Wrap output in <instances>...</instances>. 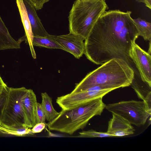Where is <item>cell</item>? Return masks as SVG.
<instances>
[{
    "label": "cell",
    "mask_w": 151,
    "mask_h": 151,
    "mask_svg": "<svg viewBox=\"0 0 151 151\" xmlns=\"http://www.w3.org/2000/svg\"><path fill=\"white\" fill-rule=\"evenodd\" d=\"M132 12L119 9L106 11L85 40L84 54L93 63L102 65L114 58L125 60L132 68L131 45L139 36Z\"/></svg>",
    "instance_id": "6da1fadb"
},
{
    "label": "cell",
    "mask_w": 151,
    "mask_h": 151,
    "mask_svg": "<svg viewBox=\"0 0 151 151\" xmlns=\"http://www.w3.org/2000/svg\"><path fill=\"white\" fill-rule=\"evenodd\" d=\"M133 69L124 60L114 58L105 62L88 73L72 92L84 91L99 86L113 90L130 86L134 78Z\"/></svg>",
    "instance_id": "7a4b0ae2"
},
{
    "label": "cell",
    "mask_w": 151,
    "mask_h": 151,
    "mask_svg": "<svg viewBox=\"0 0 151 151\" xmlns=\"http://www.w3.org/2000/svg\"><path fill=\"white\" fill-rule=\"evenodd\" d=\"M106 106L102 97H100L73 109H62L59 115L46 123V126L50 130L71 135L84 128L94 116L101 115Z\"/></svg>",
    "instance_id": "3957f363"
},
{
    "label": "cell",
    "mask_w": 151,
    "mask_h": 151,
    "mask_svg": "<svg viewBox=\"0 0 151 151\" xmlns=\"http://www.w3.org/2000/svg\"><path fill=\"white\" fill-rule=\"evenodd\" d=\"M108 9L104 0H76L68 16L70 32L79 35L85 40Z\"/></svg>",
    "instance_id": "277c9868"
},
{
    "label": "cell",
    "mask_w": 151,
    "mask_h": 151,
    "mask_svg": "<svg viewBox=\"0 0 151 151\" xmlns=\"http://www.w3.org/2000/svg\"><path fill=\"white\" fill-rule=\"evenodd\" d=\"M8 90L6 100L0 116V122L4 125L11 127H27L24 123L21 100L28 89L24 87H8Z\"/></svg>",
    "instance_id": "5b68a950"
},
{
    "label": "cell",
    "mask_w": 151,
    "mask_h": 151,
    "mask_svg": "<svg viewBox=\"0 0 151 151\" xmlns=\"http://www.w3.org/2000/svg\"><path fill=\"white\" fill-rule=\"evenodd\" d=\"M105 108L137 126L144 125L151 114V109L143 101H121L106 105Z\"/></svg>",
    "instance_id": "8992f818"
},
{
    "label": "cell",
    "mask_w": 151,
    "mask_h": 151,
    "mask_svg": "<svg viewBox=\"0 0 151 151\" xmlns=\"http://www.w3.org/2000/svg\"><path fill=\"white\" fill-rule=\"evenodd\" d=\"M114 90L104 89L99 86H94L79 92H72L58 97L56 103L64 110H68L80 106L93 99L102 97Z\"/></svg>",
    "instance_id": "52a82bcc"
},
{
    "label": "cell",
    "mask_w": 151,
    "mask_h": 151,
    "mask_svg": "<svg viewBox=\"0 0 151 151\" xmlns=\"http://www.w3.org/2000/svg\"><path fill=\"white\" fill-rule=\"evenodd\" d=\"M129 55L139 72L142 81L151 88L150 54L142 49L134 42L132 44Z\"/></svg>",
    "instance_id": "ba28073f"
},
{
    "label": "cell",
    "mask_w": 151,
    "mask_h": 151,
    "mask_svg": "<svg viewBox=\"0 0 151 151\" xmlns=\"http://www.w3.org/2000/svg\"><path fill=\"white\" fill-rule=\"evenodd\" d=\"M53 38L62 47L63 50L79 59L84 54V39L82 37L70 32L60 35H52Z\"/></svg>",
    "instance_id": "9c48e42d"
},
{
    "label": "cell",
    "mask_w": 151,
    "mask_h": 151,
    "mask_svg": "<svg viewBox=\"0 0 151 151\" xmlns=\"http://www.w3.org/2000/svg\"><path fill=\"white\" fill-rule=\"evenodd\" d=\"M25 124L27 127L32 128L37 123L36 117V95L31 89L28 90L21 100Z\"/></svg>",
    "instance_id": "30bf717a"
},
{
    "label": "cell",
    "mask_w": 151,
    "mask_h": 151,
    "mask_svg": "<svg viewBox=\"0 0 151 151\" xmlns=\"http://www.w3.org/2000/svg\"><path fill=\"white\" fill-rule=\"evenodd\" d=\"M108 122L107 133L114 137H120L133 134L135 129L128 121L121 117L112 114Z\"/></svg>",
    "instance_id": "8fae6325"
},
{
    "label": "cell",
    "mask_w": 151,
    "mask_h": 151,
    "mask_svg": "<svg viewBox=\"0 0 151 151\" xmlns=\"http://www.w3.org/2000/svg\"><path fill=\"white\" fill-rule=\"evenodd\" d=\"M26 8L33 36L45 37L49 34L37 15L36 9L27 0H23Z\"/></svg>",
    "instance_id": "7c38bea8"
},
{
    "label": "cell",
    "mask_w": 151,
    "mask_h": 151,
    "mask_svg": "<svg viewBox=\"0 0 151 151\" xmlns=\"http://www.w3.org/2000/svg\"><path fill=\"white\" fill-rule=\"evenodd\" d=\"M16 1L25 32V43L29 45L33 58L36 59V54L32 44L34 36L26 8L23 0Z\"/></svg>",
    "instance_id": "4fadbf2b"
},
{
    "label": "cell",
    "mask_w": 151,
    "mask_h": 151,
    "mask_svg": "<svg viewBox=\"0 0 151 151\" xmlns=\"http://www.w3.org/2000/svg\"><path fill=\"white\" fill-rule=\"evenodd\" d=\"M42 103L41 104L45 112L46 119L47 121H52L59 114L54 108L52 104L51 98L46 92L41 94Z\"/></svg>",
    "instance_id": "5bb4252c"
},
{
    "label": "cell",
    "mask_w": 151,
    "mask_h": 151,
    "mask_svg": "<svg viewBox=\"0 0 151 151\" xmlns=\"http://www.w3.org/2000/svg\"><path fill=\"white\" fill-rule=\"evenodd\" d=\"M32 44L33 46L63 50L62 47L53 38L52 35H50L45 37L34 36Z\"/></svg>",
    "instance_id": "9a60e30c"
},
{
    "label": "cell",
    "mask_w": 151,
    "mask_h": 151,
    "mask_svg": "<svg viewBox=\"0 0 151 151\" xmlns=\"http://www.w3.org/2000/svg\"><path fill=\"white\" fill-rule=\"evenodd\" d=\"M133 21L139 36L145 40L151 41V23L140 17L133 19Z\"/></svg>",
    "instance_id": "2e32d148"
},
{
    "label": "cell",
    "mask_w": 151,
    "mask_h": 151,
    "mask_svg": "<svg viewBox=\"0 0 151 151\" xmlns=\"http://www.w3.org/2000/svg\"><path fill=\"white\" fill-rule=\"evenodd\" d=\"M33 134L31 128L27 127H11L4 125L0 122V134L22 137Z\"/></svg>",
    "instance_id": "e0dca14e"
},
{
    "label": "cell",
    "mask_w": 151,
    "mask_h": 151,
    "mask_svg": "<svg viewBox=\"0 0 151 151\" xmlns=\"http://www.w3.org/2000/svg\"><path fill=\"white\" fill-rule=\"evenodd\" d=\"M77 136L81 137H114L113 135L106 132H98L91 129L87 131H83L79 133Z\"/></svg>",
    "instance_id": "ac0fdd59"
},
{
    "label": "cell",
    "mask_w": 151,
    "mask_h": 151,
    "mask_svg": "<svg viewBox=\"0 0 151 151\" xmlns=\"http://www.w3.org/2000/svg\"><path fill=\"white\" fill-rule=\"evenodd\" d=\"M36 123H46V115L41 104L37 103L36 109ZM36 123V124H37Z\"/></svg>",
    "instance_id": "d6986e66"
},
{
    "label": "cell",
    "mask_w": 151,
    "mask_h": 151,
    "mask_svg": "<svg viewBox=\"0 0 151 151\" xmlns=\"http://www.w3.org/2000/svg\"><path fill=\"white\" fill-rule=\"evenodd\" d=\"M8 87L5 89L0 96V118L2 111L6 100L8 90Z\"/></svg>",
    "instance_id": "ffe728a7"
},
{
    "label": "cell",
    "mask_w": 151,
    "mask_h": 151,
    "mask_svg": "<svg viewBox=\"0 0 151 151\" xmlns=\"http://www.w3.org/2000/svg\"><path fill=\"white\" fill-rule=\"evenodd\" d=\"M35 7L36 9L39 10L42 9L43 5L50 0H27Z\"/></svg>",
    "instance_id": "44dd1931"
},
{
    "label": "cell",
    "mask_w": 151,
    "mask_h": 151,
    "mask_svg": "<svg viewBox=\"0 0 151 151\" xmlns=\"http://www.w3.org/2000/svg\"><path fill=\"white\" fill-rule=\"evenodd\" d=\"M46 126V123H37L31 129L32 132L33 134L40 133L45 128Z\"/></svg>",
    "instance_id": "7402d4cb"
},
{
    "label": "cell",
    "mask_w": 151,
    "mask_h": 151,
    "mask_svg": "<svg viewBox=\"0 0 151 151\" xmlns=\"http://www.w3.org/2000/svg\"><path fill=\"white\" fill-rule=\"evenodd\" d=\"M7 87L6 85L3 81L0 75V96L4 90Z\"/></svg>",
    "instance_id": "603a6c76"
},
{
    "label": "cell",
    "mask_w": 151,
    "mask_h": 151,
    "mask_svg": "<svg viewBox=\"0 0 151 151\" xmlns=\"http://www.w3.org/2000/svg\"><path fill=\"white\" fill-rule=\"evenodd\" d=\"M145 4L146 6L149 8L151 9V0H144Z\"/></svg>",
    "instance_id": "cb8c5ba5"
},
{
    "label": "cell",
    "mask_w": 151,
    "mask_h": 151,
    "mask_svg": "<svg viewBox=\"0 0 151 151\" xmlns=\"http://www.w3.org/2000/svg\"><path fill=\"white\" fill-rule=\"evenodd\" d=\"M105 1V0H104ZM137 2H142L145 3L144 0H135Z\"/></svg>",
    "instance_id": "d4e9b609"
}]
</instances>
